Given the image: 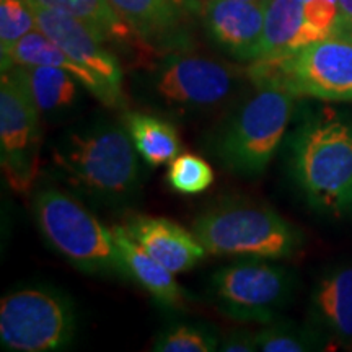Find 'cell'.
I'll use <instances>...</instances> for the list:
<instances>
[{"label": "cell", "instance_id": "obj_27", "mask_svg": "<svg viewBox=\"0 0 352 352\" xmlns=\"http://www.w3.org/2000/svg\"><path fill=\"white\" fill-rule=\"evenodd\" d=\"M219 351L223 352H254L258 351L256 333L250 331V329H233L220 341Z\"/></svg>", "mask_w": 352, "mask_h": 352}, {"label": "cell", "instance_id": "obj_6", "mask_svg": "<svg viewBox=\"0 0 352 352\" xmlns=\"http://www.w3.org/2000/svg\"><path fill=\"white\" fill-rule=\"evenodd\" d=\"M241 77L232 65L175 51L165 54L142 83V100L175 116H206L240 98Z\"/></svg>", "mask_w": 352, "mask_h": 352}, {"label": "cell", "instance_id": "obj_29", "mask_svg": "<svg viewBox=\"0 0 352 352\" xmlns=\"http://www.w3.org/2000/svg\"><path fill=\"white\" fill-rule=\"evenodd\" d=\"M245 2H266V0H245Z\"/></svg>", "mask_w": 352, "mask_h": 352}, {"label": "cell", "instance_id": "obj_15", "mask_svg": "<svg viewBox=\"0 0 352 352\" xmlns=\"http://www.w3.org/2000/svg\"><path fill=\"white\" fill-rule=\"evenodd\" d=\"M121 226L145 253L164 264L173 274L192 270L208 256V252L192 230L188 232L173 220L132 215Z\"/></svg>", "mask_w": 352, "mask_h": 352}, {"label": "cell", "instance_id": "obj_11", "mask_svg": "<svg viewBox=\"0 0 352 352\" xmlns=\"http://www.w3.org/2000/svg\"><path fill=\"white\" fill-rule=\"evenodd\" d=\"M114 10L148 47L165 52L188 51L191 16L199 0H109Z\"/></svg>", "mask_w": 352, "mask_h": 352}, {"label": "cell", "instance_id": "obj_22", "mask_svg": "<svg viewBox=\"0 0 352 352\" xmlns=\"http://www.w3.org/2000/svg\"><path fill=\"white\" fill-rule=\"evenodd\" d=\"M258 351L263 352H305L320 351L329 342L323 334L308 323V327L276 320L256 333Z\"/></svg>", "mask_w": 352, "mask_h": 352}, {"label": "cell", "instance_id": "obj_17", "mask_svg": "<svg viewBox=\"0 0 352 352\" xmlns=\"http://www.w3.org/2000/svg\"><path fill=\"white\" fill-rule=\"evenodd\" d=\"M113 233L124 261L129 279L138 283L155 302L166 308H183L188 300V292L176 283L175 274L164 264L145 253L134 240L127 235L122 226H114Z\"/></svg>", "mask_w": 352, "mask_h": 352}, {"label": "cell", "instance_id": "obj_5", "mask_svg": "<svg viewBox=\"0 0 352 352\" xmlns=\"http://www.w3.org/2000/svg\"><path fill=\"white\" fill-rule=\"evenodd\" d=\"M34 222L52 248L83 274L129 279L113 228L76 196L43 186L33 195Z\"/></svg>", "mask_w": 352, "mask_h": 352}, {"label": "cell", "instance_id": "obj_25", "mask_svg": "<svg viewBox=\"0 0 352 352\" xmlns=\"http://www.w3.org/2000/svg\"><path fill=\"white\" fill-rule=\"evenodd\" d=\"M36 28V20L26 0H0V51L10 50Z\"/></svg>", "mask_w": 352, "mask_h": 352}, {"label": "cell", "instance_id": "obj_10", "mask_svg": "<svg viewBox=\"0 0 352 352\" xmlns=\"http://www.w3.org/2000/svg\"><path fill=\"white\" fill-rule=\"evenodd\" d=\"M41 113L26 87L10 70L0 78V158L15 191L33 188L39 173Z\"/></svg>", "mask_w": 352, "mask_h": 352}, {"label": "cell", "instance_id": "obj_26", "mask_svg": "<svg viewBox=\"0 0 352 352\" xmlns=\"http://www.w3.org/2000/svg\"><path fill=\"white\" fill-rule=\"evenodd\" d=\"M305 21L320 38H327L338 28L341 19L340 0H303Z\"/></svg>", "mask_w": 352, "mask_h": 352}, {"label": "cell", "instance_id": "obj_4", "mask_svg": "<svg viewBox=\"0 0 352 352\" xmlns=\"http://www.w3.org/2000/svg\"><path fill=\"white\" fill-rule=\"evenodd\" d=\"M192 233L208 254L227 258L284 259L303 245L297 227L263 202L226 199L210 206L192 222Z\"/></svg>", "mask_w": 352, "mask_h": 352}, {"label": "cell", "instance_id": "obj_13", "mask_svg": "<svg viewBox=\"0 0 352 352\" xmlns=\"http://www.w3.org/2000/svg\"><path fill=\"white\" fill-rule=\"evenodd\" d=\"M266 2L204 0L201 20L206 33L233 59L254 63L261 57Z\"/></svg>", "mask_w": 352, "mask_h": 352}, {"label": "cell", "instance_id": "obj_23", "mask_svg": "<svg viewBox=\"0 0 352 352\" xmlns=\"http://www.w3.org/2000/svg\"><path fill=\"white\" fill-rule=\"evenodd\" d=\"M220 338L212 327L202 323H173L158 333L153 341L157 352H214Z\"/></svg>", "mask_w": 352, "mask_h": 352}, {"label": "cell", "instance_id": "obj_9", "mask_svg": "<svg viewBox=\"0 0 352 352\" xmlns=\"http://www.w3.org/2000/svg\"><path fill=\"white\" fill-rule=\"evenodd\" d=\"M76 331V307L57 290L21 287L0 302V341L7 351H59L72 342Z\"/></svg>", "mask_w": 352, "mask_h": 352}, {"label": "cell", "instance_id": "obj_16", "mask_svg": "<svg viewBox=\"0 0 352 352\" xmlns=\"http://www.w3.org/2000/svg\"><path fill=\"white\" fill-rule=\"evenodd\" d=\"M10 65H51L67 70L76 76L82 85L98 98L108 108H126V101L121 100L111 88H108L94 72H90L77 60L65 54L57 44L47 38L41 30L36 28L28 33L20 41H16L10 50L2 52V69Z\"/></svg>", "mask_w": 352, "mask_h": 352}, {"label": "cell", "instance_id": "obj_3", "mask_svg": "<svg viewBox=\"0 0 352 352\" xmlns=\"http://www.w3.org/2000/svg\"><path fill=\"white\" fill-rule=\"evenodd\" d=\"M292 175L308 204L342 217L352 210V118L327 111L303 122L292 142Z\"/></svg>", "mask_w": 352, "mask_h": 352}, {"label": "cell", "instance_id": "obj_28", "mask_svg": "<svg viewBox=\"0 0 352 352\" xmlns=\"http://www.w3.org/2000/svg\"><path fill=\"white\" fill-rule=\"evenodd\" d=\"M341 19L352 26V0H340Z\"/></svg>", "mask_w": 352, "mask_h": 352}, {"label": "cell", "instance_id": "obj_12", "mask_svg": "<svg viewBox=\"0 0 352 352\" xmlns=\"http://www.w3.org/2000/svg\"><path fill=\"white\" fill-rule=\"evenodd\" d=\"M38 28L51 38L65 54L94 72L108 88L126 101L122 91V69L120 60L104 47L98 36L67 13L43 7L36 0H26Z\"/></svg>", "mask_w": 352, "mask_h": 352}, {"label": "cell", "instance_id": "obj_7", "mask_svg": "<svg viewBox=\"0 0 352 352\" xmlns=\"http://www.w3.org/2000/svg\"><path fill=\"white\" fill-rule=\"evenodd\" d=\"M246 77L283 87L297 98L352 101V36L334 32L292 54L263 57L250 64Z\"/></svg>", "mask_w": 352, "mask_h": 352}, {"label": "cell", "instance_id": "obj_1", "mask_svg": "<svg viewBox=\"0 0 352 352\" xmlns=\"http://www.w3.org/2000/svg\"><path fill=\"white\" fill-rule=\"evenodd\" d=\"M142 162L126 126L107 120L65 132L51 151L56 178L107 208H124L138 197Z\"/></svg>", "mask_w": 352, "mask_h": 352}, {"label": "cell", "instance_id": "obj_14", "mask_svg": "<svg viewBox=\"0 0 352 352\" xmlns=\"http://www.w3.org/2000/svg\"><path fill=\"white\" fill-rule=\"evenodd\" d=\"M310 324L329 344L352 349V264L328 267L316 279L308 307Z\"/></svg>", "mask_w": 352, "mask_h": 352}, {"label": "cell", "instance_id": "obj_24", "mask_svg": "<svg viewBox=\"0 0 352 352\" xmlns=\"http://www.w3.org/2000/svg\"><path fill=\"white\" fill-rule=\"evenodd\" d=\"M166 179L176 192L199 195L214 183V170L202 157L195 153H182L170 162Z\"/></svg>", "mask_w": 352, "mask_h": 352}, {"label": "cell", "instance_id": "obj_2", "mask_svg": "<svg viewBox=\"0 0 352 352\" xmlns=\"http://www.w3.org/2000/svg\"><path fill=\"white\" fill-rule=\"evenodd\" d=\"M208 138V152L223 170L256 178L276 155L294 113V96L274 83H253Z\"/></svg>", "mask_w": 352, "mask_h": 352}, {"label": "cell", "instance_id": "obj_8", "mask_svg": "<svg viewBox=\"0 0 352 352\" xmlns=\"http://www.w3.org/2000/svg\"><path fill=\"white\" fill-rule=\"evenodd\" d=\"M271 261L240 258L210 276L209 296L220 314L239 323L267 324L279 318L294 298L297 279Z\"/></svg>", "mask_w": 352, "mask_h": 352}, {"label": "cell", "instance_id": "obj_20", "mask_svg": "<svg viewBox=\"0 0 352 352\" xmlns=\"http://www.w3.org/2000/svg\"><path fill=\"white\" fill-rule=\"evenodd\" d=\"M122 121L135 151L147 165H170V162L182 152L178 131L165 118L148 113L127 111Z\"/></svg>", "mask_w": 352, "mask_h": 352}, {"label": "cell", "instance_id": "obj_19", "mask_svg": "<svg viewBox=\"0 0 352 352\" xmlns=\"http://www.w3.org/2000/svg\"><path fill=\"white\" fill-rule=\"evenodd\" d=\"M2 70H10L23 83L41 116H59L70 111L80 98L78 85L82 82L64 69L51 65H10Z\"/></svg>", "mask_w": 352, "mask_h": 352}, {"label": "cell", "instance_id": "obj_18", "mask_svg": "<svg viewBox=\"0 0 352 352\" xmlns=\"http://www.w3.org/2000/svg\"><path fill=\"white\" fill-rule=\"evenodd\" d=\"M261 57H280L296 52L320 38L305 21L303 0H266Z\"/></svg>", "mask_w": 352, "mask_h": 352}, {"label": "cell", "instance_id": "obj_21", "mask_svg": "<svg viewBox=\"0 0 352 352\" xmlns=\"http://www.w3.org/2000/svg\"><path fill=\"white\" fill-rule=\"evenodd\" d=\"M43 7L80 20L101 43H129L134 32L118 15L109 0H36Z\"/></svg>", "mask_w": 352, "mask_h": 352}]
</instances>
